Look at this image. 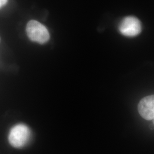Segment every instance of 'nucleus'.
Masks as SVG:
<instances>
[{
  "instance_id": "f03ea898",
  "label": "nucleus",
  "mask_w": 154,
  "mask_h": 154,
  "mask_svg": "<svg viewBox=\"0 0 154 154\" xmlns=\"http://www.w3.org/2000/svg\"><path fill=\"white\" fill-rule=\"evenodd\" d=\"M26 30L28 38L33 42L44 44L49 40L48 30L44 25L37 21H29L27 23Z\"/></svg>"
},
{
  "instance_id": "423d86ee",
  "label": "nucleus",
  "mask_w": 154,
  "mask_h": 154,
  "mask_svg": "<svg viewBox=\"0 0 154 154\" xmlns=\"http://www.w3.org/2000/svg\"><path fill=\"white\" fill-rule=\"evenodd\" d=\"M152 121H153V123H154V119H153V120H152Z\"/></svg>"
},
{
  "instance_id": "39448f33",
  "label": "nucleus",
  "mask_w": 154,
  "mask_h": 154,
  "mask_svg": "<svg viewBox=\"0 0 154 154\" xmlns=\"http://www.w3.org/2000/svg\"><path fill=\"white\" fill-rule=\"evenodd\" d=\"M8 0H0V8L5 5Z\"/></svg>"
},
{
  "instance_id": "20e7f679",
  "label": "nucleus",
  "mask_w": 154,
  "mask_h": 154,
  "mask_svg": "<svg viewBox=\"0 0 154 154\" xmlns=\"http://www.w3.org/2000/svg\"><path fill=\"white\" fill-rule=\"evenodd\" d=\"M138 112L146 120L154 118V95H149L141 99L138 106Z\"/></svg>"
},
{
  "instance_id": "7ed1b4c3",
  "label": "nucleus",
  "mask_w": 154,
  "mask_h": 154,
  "mask_svg": "<svg viewBox=\"0 0 154 154\" xmlns=\"http://www.w3.org/2000/svg\"><path fill=\"white\" fill-rule=\"evenodd\" d=\"M119 30L122 34L126 37H135L142 31L140 21L135 17H127L122 21Z\"/></svg>"
},
{
  "instance_id": "f257e3e1",
  "label": "nucleus",
  "mask_w": 154,
  "mask_h": 154,
  "mask_svg": "<svg viewBox=\"0 0 154 154\" xmlns=\"http://www.w3.org/2000/svg\"><path fill=\"white\" fill-rule=\"evenodd\" d=\"M30 137V131L27 126L18 124L13 127L9 134L8 140L12 147L22 149L26 145Z\"/></svg>"
}]
</instances>
